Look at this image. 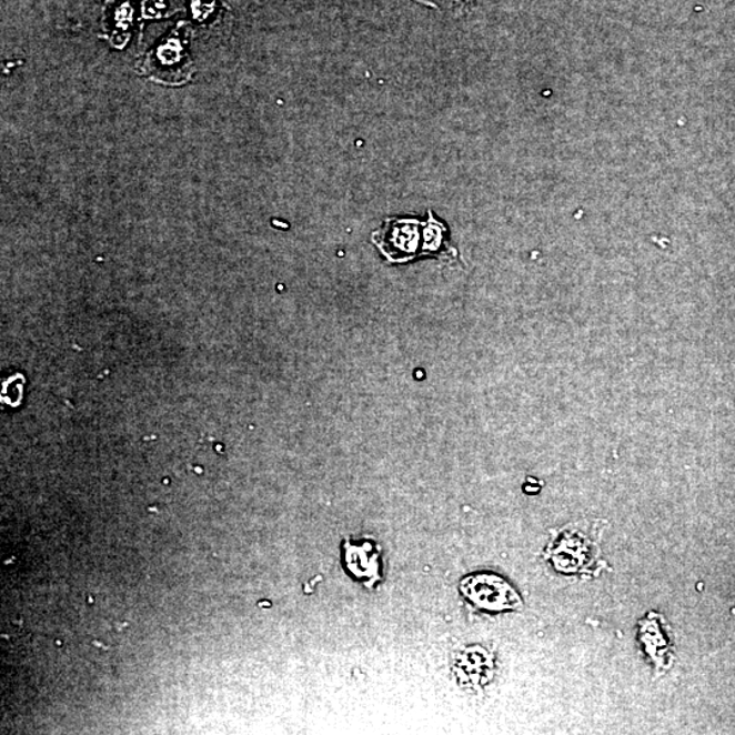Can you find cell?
I'll use <instances>...</instances> for the list:
<instances>
[{
	"label": "cell",
	"instance_id": "obj_1",
	"mask_svg": "<svg viewBox=\"0 0 735 735\" xmlns=\"http://www.w3.org/2000/svg\"><path fill=\"white\" fill-rule=\"evenodd\" d=\"M445 228L432 212L427 222L385 220L381 231L372 234L373 244L391 263H405L414 258L443 254L450 250Z\"/></svg>",
	"mask_w": 735,
	"mask_h": 735
},
{
	"label": "cell",
	"instance_id": "obj_2",
	"mask_svg": "<svg viewBox=\"0 0 735 735\" xmlns=\"http://www.w3.org/2000/svg\"><path fill=\"white\" fill-rule=\"evenodd\" d=\"M545 558L564 575L596 576L606 568L598 540L576 526L564 527L553 535Z\"/></svg>",
	"mask_w": 735,
	"mask_h": 735
},
{
	"label": "cell",
	"instance_id": "obj_3",
	"mask_svg": "<svg viewBox=\"0 0 735 735\" xmlns=\"http://www.w3.org/2000/svg\"><path fill=\"white\" fill-rule=\"evenodd\" d=\"M461 593L480 611L514 612L522 607V598L504 577L492 572L469 575L461 582Z\"/></svg>",
	"mask_w": 735,
	"mask_h": 735
},
{
	"label": "cell",
	"instance_id": "obj_4",
	"mask_svg": "<svg viewBox=\"0 0 735 735\" xmlns=\"http://www.w3.org/2000/svg\"><path fill=\"white\" fill-rule=\"evenodd\" d=\"M668 632L671 628L666 625L665 618L656 613H650L638 624V642L656 672H665L673 664V647Z\"/></svg>",
	"mask_w": 735,
	"mask_h": 735
},
{
	"label": "cell",
	"instance_id": "obj_5",
	"mask_svg": "<svg viewBox=\"0 0 735 735\" xmlns=\"http://www.w3.org/2000/svg\"><path fill=\"white\" fill-rule=\"evenodd\" d=\"M460 667L466 683L484 685L492 678L493 661L490 653L479 647L466 650L461 656Z\"/></svg>",
	"mask_w": 735,
	"mask_h": 735
}]
</instances>
